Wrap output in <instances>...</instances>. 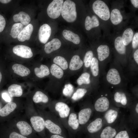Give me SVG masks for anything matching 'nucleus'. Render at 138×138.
Wrapping results in <instances>:
<instances>
[{
    "instance_id": "obj_1",
    "label": "nucleus",
    "mask_w": 138,
    "mask_h": 138,
    "mask_svg": "<svg viewBox=\"0 0 138 138\" xmlns=\"http://www.w3.org/2000/svg\"><path fill=\"white\" fill-rule=\"evenodd\" d=\"M50 106L52 113L60 120L67 131V121L71 108L65 102L59 100L52 101Z\"/></svg>"
},
{
    "instance_id": "obj_2",
    "label": "nucleus",
    "mask_w": 138,
    "mask_h": 138,
    "mask_svg": "<svg viewBox=\"0 0 138 138\" xmlns=\"http://www.w3.org/2000/svg\"><path fill=\"white\" fill-rule=\"evenodd\" d=\"M50 68L51 76V89L54 93L59 92L62 87L66 76L59 66L52 63Z\"/></svg>"
},
{
    "instance_id": "obj_3",
    "label": "nucleus",
    "mask_w": 138,
    "mask_h": 138,
    "mask_svg": "<svg viewBox=\"0 0 138 138\" xmlns=\"http://www.w3.org/2000/svg\"><path fill=\"white\" fill-rule=\"evenodd\" d=\"M48 115L44 120L45 127L50 133L60 135L68 138L67 130L60 120L52 113Z\"/></svg>"
},
{
    "instance_id": "obj_4",
    "label": "nucleus",
    "mask_w": 138,
    "mask_h": 138,
    "mask_svg": "<svg viewBox=\"0 0 138 138\" xmlns=\"http://www.w3.org/2000/svg\"><path fill=\"white\" fill-rule=\"evenodd\" d=\"M61 14L63 18L67 22H74L77 17L75 3L71 0L65 1L63 4Z\"/></svg>"
},
{
    "instance_id": "obj_5",
    "label": "nucleus",
    "mask_w": 138,
    "mask_h": 138,
    "mask_svg": "<svg viewBox=\"0 0 138 138\" xmlns=\"http://www.w3.org/2000/svg\"><path fill=\"white\" fill-rule=\"evenodd\" d=\"M67 131L69 138H76L78 132L80 130L77 113L71 108V110L67 121Z\"/></svg>"
},
{
    "instance_id": "obj_6",
    "label": "nucleus",
    "mask_w": 138,
    "mask_h": 138,
    "mask_svg": "<svg viewBox=\"0 0 138 138\" xmlns=\"http://www.w3.org/2000/svg\"><path fill=\"white\" fill-rule=\"evenodd\" d=\"M94 111L93 105H91L85 104L81 107L77 113L80 130L84 129L89 122Z\"/></svg>"
},
{
    "instance_id": "obj_7",
    "label": "nucleus",
    "mask_w": 138,
    "mask_h": 138,
    "mask_svg": "<svg viewBox=\"0 0 138 138\" xmlns=\"http://www.w3.org/2000/svg\"><path fill=\"white\" fill-rule=\"evenodd\" d=\"M92 8L95 14L102 20L106 21L110 17V12L107 5L100 0L95 1L93 3Z\"/></svg>"
},
{
    "instance_id": "obj_8",
    "label": "nucleus",
    "mask_w": 138,
    "mask_h": 138,
    "mask_svg": "<svg viewBox=\"0 0 138 138\" xmlns=\"http://www.w3.org/2000/svg\"><path fill=\"white\" fill-rule=\"evenodd\" d=\"M119 115L118 108L112 106L103 113L102 116L105 125H113L115 124L119 118Z\"/></svg>"
},
{
    "instance_id": "obj_9",
    "label": "nucleus",
    "mask_w": 138,
    "mask_h": 138,
    "mask_svg": "<svg viewBox=\"0 0 138 138\" xmlns=\"http://www.w3.org/2000/svg\"><path fill=\"white\" fill-rule=\"evenodd\" d=\"M64 3L63 0H53L49 5L47 13L50 18L55 19L59 17L61 14Z\"/></svg>"
},
{
    "instance_id": "obj_10",
    "label": "nucleus",
    "mask_w": 138,
    "mask_h": 138,
    "mask_svg": "<svg viewBox=\"0 0 138 138\" xmlns=\"http://www.w3.org/2000/svg\"><path fill=\"white\" fill-rule=\"evenodd\" d=\"M105 126L102 116H98L89 121L84 128L88 133L92 134L100 131Z\"/></svg>"
},
{
    "instance_id": "obj_11",
    "label": "nucleus",
    "mask_w": 138,
    "mask_h": 138,
    "mask_svg": "<svg viewBox=\"0 0 138 138\" xmlns=\"http://www.w3.org/2000/svg\"><path fill=\"white\" fill-rule=\"evenodd\" d=\"M83 60L78 55H73L70 59L69 64L68 76H71L76 74L82 67Z\"/></svg>"
},
{
    "instance_id": "obj_12",
    "label": "nucleus",
    "mask_w": 138,
    "mask_h": 138,
    "mask_svg": "<svg viewBox=\"0 0 138 138\" xmlns=\"http://www.w3.org/2000/svg\"><path fill=\"white\" fill-rule=\"evenodd\" d=\"M112 106L108 99L105 97L98 98L93 105L94 111L96 112L103 114Z\"/></svg>"
},
{
    "instance_id": "obj_13",
    "label": "nucleus",
    "mask_w": 138,
    "mask_h": 138,
    "mask_svg": "<svg viewBox=\"0 0 138 138\" xmlns=\"http://www.w3.org/2000/svg\"><path fill=\"white\" fill-rule=\"evenodd\" d=\"M30 121L34 131L40 134L43 138H45L46 136L44 133L45 121L43 118L39 116H33L31 117Z\"/></svg>"
},
{
    "instance_id": "obj_14",
    "label": "nucleus",
    "mask_w": 138,
    "mask_h": 138,
    "mask_svg": "<svg viewBox=\"0 0 138 138\" xmlns=\"http://www.w3.org/2000/svg\"><path fill=\"white\" fill-rule=\"evenodd\" d=\"M13 52L16 55L24 58H30L33 55L31 49L24 45H17L13 49Z\"/></svg>"
},
{
    "instance_id": "obj_15",
    "label": "nucleus",
    "mask_w": 138,
    "mask_h": 138,
    "mask_svg": "<svg viewBox=\"0 0 138 138\" xmlns=\"http://www.w3.org/2000/svg\"><path fill=\"white\" fill-rule=\"evenodd\" d=\"M114 99L116 103L115 106L117 107L129 108L131 106L128 103L125 94L123 92L117 91L115 93Z\"/></svg>"
},
{
    "instance_id": "obj_16",
    "label": "nucleus",
    "mask_w": 138,
    "mask_h": 138,
    "mask_svg": "<svg viewBox=\"0 0 138 138\" xmlns=\"http://www.w3.org/2000/svg\"><path fill=\"white\" fill-rule=\"evenodd\" d=\"M51 32V28L48 24H45L40 27L38 31V37L41 43L45 44L49 39Z\"/></svg>"
},
{
    "instance_id": "obj_17",
    "label": "nucleus",
    "mask_w": 138,
    "mask_h": 138,
    "mask_svg": "<svg viewBox=\"0 0 138 138\" xmlns=\"http://www.w3.org/2000/svg\"><path fill=\"white\" fill-rule=\"evenodd\" d=\"M70 60L61 55H56L53 59L52 63L60 67L64 72L66 76L68 75Z\"/></svg>"
},
{
    "instance_id": "obj_18",
    "label": "nucleus",
    "mask_w": 138,
    "mask_h": 138,
    "mask_svg": "<svg viewBox=\"0 0 138 138\" xmlns=\"http://www.w3.org/2000/svg\"><path fill=\"white\" fill-rule=\"evenodd\" d=\"M61 46V41L57 38H54L45 44L44 50L46 54H50L59 49Z\"/></svg>"
},
{
    "instance_id": "obj_19",
    "label": "nucleus",
    "mask_w": 138,
    "mask_h": 138,
    "mask_svg": "<svg viewBox=\"0 0 138 138\" xmlns=\"http://www.w3.org/2000/svg\"><path fill=\"white\" fill-rule=\"evenodd\" d=\"M33 30V26L31 24L23 28L17 37L18 41L22 42L29 40Z\"/></svg>"
},
{
    "instance_id": "obj_20",
    "label": "nucleus",
    "mask_w": 138,
    "mask_h": 138,
    "mask_svg": "<svg viewBox=\"0 0 138 138\" xmlns=\"http://www.w3.org/2000/svg\"><path fill=\"white\" fill-rule=\"evenodd\" d=\"M117 125L115 124L113 125H105L102 130L100 138H114L117 133L116 127Z\"/></svg>"
},
{
    "instance_id": "obj_21",
    "label": "nucleus",
    "mask_w": 138,
    "mask_h": 138,
    "mask_svg": "<svg viewBox=\"0 0 138 138\" xmlns=\"http://www.w3.org/2000/svg\"><path fill=\"white\" fill-rule=\"evenodd\" d=\"M16 126L20 134L25 136H28L31 135L32 133V128L27 122L20 121L16 124Z\"/></svg>"
},
{
    "instance_id": "obj_22",
    "label": "nucleus",
    "mask_w": 138,
    "mask_h": 138,
    "mask_svg": "<svg viewBox=\"0 0 138 138\" xmlns=\"http://www.w3.org/2000/svg\"><path fill=\"white\" fill-rule=\"evenodd\" d=\"M108 81L111 84L117 85L121 82V78L118 70L115 68H111L108 72L106 76Z\"/></svg>"
},
{
    "instance_id": "obj_23",
    "label": "nucleus",
    "mask_w": 138,
    "mask_h": 138,
    "mask_svg": "<svg viewBox=\"0 0 138 138\" xmlns=\"http://www.w3.org/2000/svg\"><path fill=\"white\" fill-rule=\"evenodd\" d=\"M99 25V20L95 15H93L91 17L88 16L86 17L85 21V27L87 30L89 31L93 28L98 27Z\"/></svg>"
},
{
    "instance_id": "obj_24",
    "label": "nucleus",
    "mask_w": 138,
    "mask_h": 138,
    "mask_svg": "<svg viewBox=\"0 0 138 138\" xmlns=\"http://www.w3.org/2000/svg\"><path fill=\"white\" fill-rule=\"evenodd\" d=\"M13 19L14 22H20L22 25L26 26L29 24L31 20L29 15L23 11H21L18 14L14 15Z\"/></svg>"
},
{
    "instance_id": "obj_25",
    "label": "nucleus",
    "mask_w": 138,
    "mask_h": 138,
    "mask_svg": "<svg viewBox=\"0 0 138 138\" xmlns=\"http://www.w3.org/2000/svg\"><path fill=\"white\" fill-rule=\"evenodd\" d=\"M110 18L112 23L114 25H119L123 20V17L120 11L117 8L112 10L110 13Z\"/></svg>"
},
{
    "instance_id": "obj_26",
    "label": "nucleus",
    "mask_w": 138,
    "mask_h": 138,
    "mask_svg": "<svg viewBox=\"0 0 138 138\" xmlns=\"http://www.w3.org/2000/svg\"><path fill=\"white\" fill-rule=\"evenodd\" d=\"M62 34L64 38L67 40L72 42L74 44H78L80 41L79 36L72 31L66 29L64 30Z\"/></svg>"
},
{
    "instance_id": "obj_27",
    "label": "nucleus",
    "mask_w": 138,
    "mask_h": 138,
    "mask_svg": "<svg viewBox=\"0 0 138 138\" xmlns=\"http://www.w3.org/2000/svg\"><path fill=\"white\" fill-rule=\"evenodd\" d=\"M12 68L14 73L22 77L28 75L30 73L28 68L20 64H14L12 66Z\"/></svg>"
},
{
    "instance_id": "obj_28",
    "label": "nucleus",
    "mask_w": 138,
    "mask_h": 138,
    "mask_svg": "<svg viewBox=\"0 0 138 138\" xmlns=\"http://www.w3.org/2000/svg\"><path fill=\"white\" fill-rule=\"evenodd\" d=\"M34 73L37 77L42 78L50 75V68L47 65L42 64L39 67H35L34 69Z\"/></svg>"
},
{
    "instance_id": "obj_29",
    "label": "nucleus",
    "mask_w": 138,
    "mask_h": 138,
    "mask_svg": "<svg viewBox=\"0 0 138 138\" xmlns=\"http://www.w3.org/2000/svg\"><path fill=\"white\" fill-rule=\"evenodd\" d=\"M98 58L100 61H102L107 58L110 54V49L107 45H101L97 49Z\"/></svg>"
},
{
    "instance_id": "obj_30",
    "label": "nucleus",
    "mask_w": 138,
    "mask_h": 138,
    "mask_svg": "<svg viewBox=\"0 0 138 138\" xmlns=\"http://www.w3.org/2000/svg\"><path fill=\"white\" fill-rule=\"evenodd\" d=\"M33 100L36 103H42L46 104L49 102L48 97L45 93L40 91L36 92L33 97Z\"/></svg>"
},
{
    "instance_id": "obj_31",
    "label": "nucleus",
    "mask_w": 138,
    "mask_h": 138,
    "mask_svg": "<svg viewBox=\"0 0 138 138\" xmlns=\"http://www.w3.org/2000/svg\"><path fill=\"white\" fill-rule=\"evenodd\" d=\"M8 91L11 97H20L22 95V90L21 86L13 84L10 85L8 89Z\"/></svg>"
},
{
    "instance_id": "obj_32",
    "label": "nucleus",
    "mask_w": 138,
    "mask_h": 138,
    "mask_svg": "<svg viewBox=\"0 0 138 138\" xmlns=\"http://www.w3.org/2000/svg\"><path fill=\"white\" fill-rule=\"evenodd\" d=\"M17 106L13 102H10L6 104L0 110V116L2 117L6 116L16 109Z\"/></svg>"
},
{
    "instance_id": "obj_33",
    "label": "nucleus",
    "mask_w": 138,
    "mask_h": 138,
    "mask_svg": "<svg viewBox=\"0 0 138 138\" xmlns=\"http://www.w3.org/2000/svg\"><path fill=\"white\" fill-rule=\"evenodd\" d=\"M87 91V89L84 88L79 87L75 89L71 97L72 101L75 102L80 100L84 96Z\"/></svg>"
},
{
    "instance_id": "obj_34",
    "label": "nucleus",
    "mask_w": 138,
    "mask_h": 138,
    "mask_svg": "<svg viewBox=\"0 0 138 138\" xmlns=\"http://www.w3.org/2000/svg\"><path fill=\"white\" fill-rule=\"evenodd\" d=\"M133 36V31L131 28H128L124 30L121 37L123 42L125 45H128L132 41Z\"/></svg>"
},
{
    "instance_id": "obj_35",
    "label": "nucleus",
    "mask_w": 138,
    "mask_h": 138,
    "mask_svg": "<svg viewBox=\"0 0 138 138\" xmlns=\"http://www.w3.org/2000/svg\"><path fill=\"white\" fill-rule=\"evenodd\" d=\"M114 45L115 49L120 54H123L126 52V46L122 42L121 36H118L115 39Z\"/></svg>"
},
{
    "instance_id": "obj_36",
    "label": "nucleus",
    "mask_w": 138,
    "mask_h": 138,
    "mask_svg": "<svg viewBox=\"0 0 138 138\" xmlns=\"http://www.w3.org/2000/svg\"><path fill=\"white\" fill-rule=\"evenodd\" d=\"M90 75L87 72L82 74L78 78L76 82L77 85L79 86L83 84L88 85L90 83Z\"/></svg>"
},
{
    "instance_id": "obj_37",
    "label": "nucleus",
    "mask_w": 138,
    "mask_h": 138,
    "mask_svg": "<svg viewBox=\"0 0 138 138\" xmlns=\"http://www.w3.org/2000/svg\"><path fill=\"white\" fill-rule=\"evenodd\" d=\"M23 28V25L21 23L14 24L12 26L10 32V35L12 37L16 39Z\"/></svg>"
},
{
    "instance_id": "obj_38",
    "label": "nucleus",
    "mask_w": 138,
    "mask_h": 138,
    "mask_svg": "<svg viewBox=\"0 0 138 138\" xmlns=\"http://www.w3.org/2000/svg\"><path fill=\"white\" fill-rule=\"evenodd\" d=\"M90 66L92 75L95 77L97 76L99 73V65L98 60L96 57L93 58Z\"/></svg>"
},
{
    "instance_id": "obj_39",
    "label": "nucleus",
    "mask_w": 138,
    "mask_h": 138,
    "mask_svg": "<svg viewBox=\"0 0 138 138\" xmlns=\"http://www.w3.org/2000/svg\"><path fill=\"white\" fill-rule=\"evenodd\" d=\"M93 56V53L91 50L88 51L86 53L83 60V63L86 67L88 68L90 66Z\"/></svg>"
},
{
    "instance_id": "obj_40",
    "label": "nucleus",
    "mask_w": 138,
    "mask_h": 138,
    "mask_svg": "<svg viewBox=\"0 0 138 138\" xmlns=\"http://www.w3.org/2000/svg\"><path fill=\"white\" fill-rule=\"evenodd\" d=\"M131 110V118L132 122L135 124L136 121L137 123V120L138 113V103H137L135 105H132L129 108Z\"/></svg>"
},
{
    "instance_id": "obj_41",
    "label": "nucleus",
    "mask_w": 138,
    "mask_h": 138,
    "mask_svg": "<svg viewBox=\"0 0 138 138\" xmlns=\"http://www.w3.org/2000/svg\"><path fill=\"white\" fill-rule=\"evenodd\" d=\"M75 89L72 85L68 84L65 85L63 90V94L68 97H71L74 93Z\"/></svg>"
},
{
    "instance_id": "obj_42",
    "label": "nucleus",
    "mask_w": 138,
    "mask_h": 138,
    "mask_svg": "<svg viewBox=\"0 0 138 138\" xmlns=\"http://www.w3.org/2000/svg\"><path fill=\"white\" fill-rule=\"evenodd\" d=\"M114 138H130V137L127 131L124 129L117 133Z\"/></svg>"
},
{
    "instance_id": "obj_43",
    "label": "nucleus",
    "mask_w": 138,
    "mask_h": 138,
    "mask_svg": "<svg viewBox=\"0 0 138 138\" xmlns=\"http://www.w3.org/2000/svg\"><path fill=\"white\" fill-rule=\"evenodd\" d=\"M132 45L133 49H135L138 46V32H136L134 35L132 40Z\"/></svg>"
},
{
    "instance_id": "obj_44",
    "label": "nucleus",
    "mask_w": 138,
    "mask_h": 138,
    "mask_svg": "<svg viewBox=\"0 0 138 138\" xmlns=\"http://www.w3.org/2000/svg\"><path fill=\"white\" fill-rule=\"evenodd\" d=\"M6 25V21L4 16L0 14V33L4 30Z\"/></svg>"
},
{
    "instance_id": "obj_45",
    "label": "nucleus",
    "mask_w": 138,
    "mask_h": 138,
    "mask_svg": "<svg viewBox=\"0 0 138 138\" xmlns=\"http://www.w3.org/2000/svg\"><path fill=\"white\" fill-rule=\"evenodd\" d=\"M2 97L3 99L6 101L8 102H10L11 101V99L10 95L6 93H3Z\"/></svg>"
},
{
    "instance_id": "obj_46",
    "label": "nucleus",
    "mask_w": 138,
    "mask_h": 138,
    "mask_svg": "<svg viewBox=\"0 0 138 138\" xmlns=\"http://www.w3.org/2000/svg\"><path fill=\"white\" fill-rule=\"evenodd\" d=\"M45 138H66L64 137L57 134H50L48 136Z\"/></svg>"
},
{
    "instance_id": "obj_47",
    "label": "nucleus",
    "mask_w": 138,
    "mask_h": 138,
    "mask_svg": "<svg viewBox=\"0 0 138 138\" xmlns=\"http://www.w3.org/2000/svg\"><path fill=\"white\" fill-rule=\"evenodd\" d=\"M132 4L136 8H138V0H131L130 1Z\"/></svg>"
},
{
    "instance_id": "obj_48",
    "label": "nucleus",
    "mask_w": 138,
    "mask_h": 138,
    "mask_svg": "<svg viewBox=\"0 0 138 138\" xmlns=\"http://www.w3.org/2000/svg\"><path fill=\"white\" fill-rule=\"evenodd\" d=\"M133 57L135 62L138 64V49H137L134 52Z\"/></svg>"
},
{
    "instance_id": "obj_49",
    "label": "nucleus",
    "mask_w": 138,
    "mask_h": 138,
    "mask_svg": "<svg viewBox=\"0 0 138 138\" xmlns=\"http://www.w3.org/2000/svg\"><path fill=\"white\" fill-rule=\"evenodd\" d=\"M11 0H0V3L3 4H7L11 2Z\"/></svg>"
},
{
    "instance_id": "obj_50",
    "label": "nucleus",
    "mask_w": 138,
    "mask_h": 138,
    "mask_svg": "<svg viewBox=\"0 0 138 138\" xmlns=\"http://www.w3.org/2000/svg\"><path fill=\"white\" fill-rule=\"evenodd\" d=\"M2 75L1 72L0 71V83H1V82L2 80Z\"/></svg>"
}]
</instances>
